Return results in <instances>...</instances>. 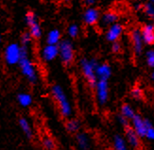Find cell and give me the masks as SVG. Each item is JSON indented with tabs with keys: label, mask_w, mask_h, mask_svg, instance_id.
<instances>
[{
	"label": "cell",
	"mask_w": 154,
	"mask_h": 150,
	"mask_svg": "<svg viewBox=\"0 0 154 150\" xmlns=\"http://www.w3.org/2000/svg\"><path fill=\"white\" fill-rule=\"evenodd\" d=\"M51 93L54 100L57 102L62 116L64 118L69 117L72 114V107L63 88L60 85H54L51 88Z\"/></svg>",
	"instance_id": "cell-1"
},
{
	"label": "cell",
	"mask_w": 154,
	"mask_h": 150,
	"mask_svg": "<svg viewBox=\"0 0 154 150\" xmlns=\"http://www.w3.org/2000/svg\"><path fill=\"white\" fill-rule=\"evenodd\" d=\"M97 61L94 59L88 60V59H82L80 60L79 65L82 69V75L88 84L92 87H95L97 78L96 75V68L97 66Z\"/></svg>",
	"instance_id": "cell-2"
},
{
	"label": "cell",
	"mask_w": 154,
	"mask_h": 150,
	"mask_svg": "<svg viewBox=\"0 0 154 150\" xmlns=\"http://www.w3.org/2000/svg\"><path fill=\"white\" fill-rule=\"evenodd\" d=\"M22 59V45L11 43L6 46L4 50V60L9 65L18 64Z\"/></svg>",
	"instance_id": "cell-3"
},
{
	"label": "cell",
	"mask_w": 154,
	"mask_h": 150,
	"mask_svg": "<svg viewBox=\"0 0 154 150\" xmlns=\"http://www.w3.org/2000/svg\"><path fill=\"white\" fill-rule=\"evenodd\" d=\"M59 57L61 58V60L65 64H71L75 59V50L74 45L69 40H63L59 44Z\"/></svg>",
	"instance_id": "cell-4"
},
{
	"label": "cell",
	"mask_w": 154,
	"mask_h": 150,
	"mask_svg": "<svg viewBox=\"0 0 154 150\" xmlns=\"http://www.w3.org/2000/svg\"><path fill=\"white\" fill-rule=\"evenodd\" d=\"M21 72L26 78L28 79L30 83H35L38 79V75L36 71V67L33 64V63L30 60V59L28 57H23L18 63Z\"/></svg>",
	"instance_id": "cell-5"
},
{
	"label": "cell",
	"mask_w": 154,
	"mask_h": 150,
	"mask_svg": "<svg viewBox=\"0 0 154 150\" xmlns=\"http://www.w3.org/2000/svg\"><path fill=\"white\" fill-rule=\"evenodd\" d=\"M97 101L100 105H105L109 99L108 80H97L95 85Z\"/></svg>",
	"instance_id": "cell-6"
},
{
	"label": "cell",
	"mask_w": 154,
	"mask_h": 150,
	"mask_svg": "<svg viewBox=\"0 0 154 150\" xmlns=\"http://www.w3.org/2000/svg\"><path fill=\"white\" fill-rule=\"evenodd\" d=\"M131 43L133 52H134L136 55H140L144 49V40L141 35V30L134 29L131 33Z\"/></svg>",
	"instance_id": "cell-7"
},
{
	"label": "cell",
	"mask_w": 154,
	"mask_h": 150,
	"mask_svg": "<svg viewBox=\"0 0 154 150\" xmlns=\"http://www.w3.org/2000/svg\"><path fill=\"white\" fill-rule=\"evenodd\" d=\"M131 127L134 130L140 138H145L146 130V119L136 114L131 120Z\"/></svg>",
	"instance_id": "cell-8"
},
{
	"label": "cell",
	"mask_w": 154,
	"mask_h": 150,
	"mask_svg": "<svg viewBox=\"0 0 154 150\" xmlns=\"http://www.w3.org/2000/svg\"><path fill=\"white\" fill-rule=\"evenodd\" d=\"M123 33V26L121 24L116 23L112 26H110L106 32V39L108 42L116 43L118 42L119 38L121 37Z\"/></svg>",
	"instance_id": "cell-9"
},
{
	"label": "cell",
	"mask_w": 154,
	"mask_h": 150,
	"mask_svg": "<svg viewBox=\"0 0 154 150\" xmlns=\"http://www.w3.org/2000/svg\"><path fill=\"white\" fill-rule=\"evenodd\" d=\"M42 59L45 61H52L59 56V46L46 44L41 51Z\"/></svg>",
	"instance_id": "cell-10"
},
{
	"label": "cell",
	"mask_w": 154,
	"mask_h": 150,
	"mask_svg": "<svg viewBox=\"0 0 154 150\" xmlns=\"http://www.w3.org/2000/svg\"><path fill=\"white\" fill-rule=\"evenodd\" d=\"M100 19V14L98 10L95 8H88L83 14V20L84 23L88 26H94L96 25Z\"/></svg>",
	"instance_id": "cell-11"
},
{
	"label": "cell",
	"mask_w": 154,
	"mask_h": 150,
	"mask_svg": "<svg viewBox=\"0 0 154 150\" xmlns=\"http://www.w3.org/2000/svg\"><path fill=\"white\" fill-rule=\"evenodd\" d=\"M97 80H108L112 76V68L108 63H98L96 68Z\"/></svg>",
	"instance_id": "cell-12"
},
{
	"label": "cell",
	"mask_w": 154,
	"mask_h": 150,
	"mask_svg": "<svg viewBox=\"0 0 154 150\" xmlns=\"http://www.w3.org/2000/svg\"><path fill=\"white\" fill-rule=\"evenodd\" d=\"M141 35L144 40L145 44L151 45L154 44V26L151 24H146L142 26Z\"/></svg>",
	"instance_id": "cell-13"
},
{
	"label": "cell",
	"mask_w": 154,
	"mask_h": 150,
	"mask_svg": "<svg viewBox=\"0 0 154 150\" xmlns=\"http://www.w3.org/2000/svg\"><path fill=\"white\" fill-rule=\"evenodd\" d=\"M125 136L129 145L135 149L140 147V137L131 127L125 128Z\"/></svg>",
	"instance_id": "cell-14"
},
{
	"label": "cell",
	"mask_w": 154,
	"mask_h": 150,
	"mask_svg": "<svg viewBox=\"0 0 154 150\" xmlns=\"http://www.w3.org/2000/svg\"><path fill=\"white\" fill-rule=\"evenodd\" d=\"M117 19H118L117 13L110 11L103 13V15L100 17V22H101V25L104 26H110L113 24H116Z\"/></svg>",
	"instance_id": "cell-15"
},
{
	"label": "cell",
	"mask_w": 154,
	"mask_h": 150,
	"mask_svg": "<svg viewBox=\"0 0 154 150\" xmlns=\"http://www.w3.org/2000/svg\"><path fill=\"white\" fill-rule=\"evenodd\" d=\"M77 149L78 150H89L90 149V140L85 133H78L76 137Z\"/></svg>",
	"instance_id": "cell-16"
},
{
	"label": "cell",
	"mask_w": 154,
	"mask_h": 150,
	"mask_svg": "<svg viewBox=\"0 0 154 150\" xmlns=\"http://www.w3.org/2000/svg\"><path fill=\"white\" fill-rule=\"evenodd\" d=\"M61 38H62L61 31L57 29H54L48 33V36H46V44H52V45H59V44L62 42Z\"/></svg>",
	"instance_id": "cell-17"
},
{
	"label": "cell",
	"mask_w": 154,
	"mask_h": 150,
	"mask_svg": "<svg viewBox=\"0 0 154 150\" xmlns=\"http://www.w3.org/2000/svg\"><path fill=\"white\" fill-rule=\"evenodd\" d=\"M113 150H129L128 142L122 137L121 135H116L112 141Z\"/></svg>",
	"instance_id": "cell-18"
},
{
	"label": "cell",
	"mask_w": 154,
	"mask_h": 150,
	"mask_svg": "<svg viewBox=\"0 0 154 150\" xmlns=\"http://www.w3.org/2000/svg\"><path fill=\"white\" fill-rule=\"evenodd\" d=\"M120 115L123 116L124 118L128 119L129 121H131L135 116L136 113H135L134 109H133L130 104H124V105H122L121 109H120Z\"/></svg>",
	"instance_id": "cell-19"
},
{
	"label": "cell",
	"mask_w": 154,
	"mask_h": 150,
	"mask_svg": "<svg viewBox=\"0 0 154 150\" xmlns=\"http://www.w3.org/2000/svg\"><path fill=\"white\" fill-rule=\"evenodd\" d=\"M19 126L20 127L22 128V131L25 133V135L28 138H31L32 137V129L31 127L29 125V121L26 120V118H20L19 119Z\"/></svg>",
	"instance_id": "cell-20"
},
{
	"label": "cell",
	"mask_w": 154,
	"mask_h": 150,
	"mask_svg": "<svg viewBox=\"0 0 154 150\" xmlns=\"http://www.w3.org/2000/svg\"><path fill=\"white\" fill-rule=\"evenodd\" d=\"M29 32L30 33V35L33 39L38 40L42 37V29H41V26H40L39 22L35 23V24H32L31 26H29Z\"/></svg>",
	"instance_id": "cell-21"
},
{
	"label": "cell",
	"mask_w": 154,
	"mask_h": 150,
	"mask_svg": "<svg viewBox=\"0 0 154 150\" xmlns=\"http://www.w3.org/2000/svg\"><path fill=\"white\" fill-rule=\"evenodd\" d=\"M18 102L23 107H29L32 103V97L29 93H20L18 94Z\"/></svg>",
	"instance_id": "cell-22"
},
{
	"label": "cell",
	"mask_w": 154,
	"mask_h": 150,
	"mask_svg": "<svg viewBox=\"0 0 154 150\" xmlns=\"http://www.w3.org/2000/svg\"><path fill=\"white\" fill-rule=\"evenodd\" d=\"M79 127H80L79 122L75 119H71L66 123V129L71 133H75V132L79 131Z\"/></svg>",
	"instance_id": "cell-23"
},
{
	"label": "cell",
	"mask_w": 154,
	"mask_h": 150,
	"mask_svg": "<svg viewBox=\"0 0 154 150\" xmlns=\"http://www.w3.org/2000/svg\"><path fill=\"white\" fill-rule=\"evenodd\" d=\"M145 138L149 141H154V126L148 119H146V130Z\"/></svg>",
	"instance_id": "cell-24"
},
{
	"label": "cell",
	"mask_w": 154,
	"mask_h": 150,
	"mask_svg": "<svg viewBox=\"0 0 154 150\" xmlns=\"http://www.w3.org/2000/svg\"><path fill=\"white\" fill-rule=\"evenodd\" d=\"M25 22L26 24V26H31L32 24H35L38 21V17L37 15L35 14L34 12H32V11H29V12H26V15H25Z\"/></svg>",
	"instance_id": "cell-25"
},
{
	"label": "cell",
	"mask_w": 154,
	"mask_h": 150,
	"mask_svg": "<svg viewBox=\"0 0 154 150\" xmlns=\"http://www.w3.org/2000/svg\"><path fill=\"white\" fill-rule=\"evenodd\" d=\"M32 37L30 35V33L29 31H26L24 32L22 35H21V45L22 46H26L28 47L30 44H31V41H32Z\"/></svg>",
	"instance_id": "cell-26"
},
{
	"label": "cell",
	"mask_w": 154,
	"mask_h": 150,
	"mask_svg": "<svg viewBox=\"0 0 154 150\" xmlns=\"http://www.w3.org/2000/svg\"><path fill=\"white\" fill-rule=\"evenodd\" d=\"M131 97L133 99H135V100H141L143 98V90L141 89V88H139V87H134V88H132L131 91Z\"/></svg>",
	"instance_id": "cell-27"
},
{
	"label": "cell",
	"mask_w": 154,
	"mask_h": 150,
	"mask_svg": "<svg viewBox=\"0 0 154 150\" xmlns=\"http://www.w3.org/2000/svg\"><path fill=\"white\" fill-rule=\"evenodd\" d=\"M67 32H68V35L71 37V38H76L79 33V26L76 25V24H72L68 26V29H67Z\"/></svg>",
	"instance_id": "cell-28"
},
{
	"label": "cell",
	"mask_w": 154,
	"mask_h": 150,
	"mask_svg": "<svg viewBox=\"0 0 154 150\" xmlns=\"http://www.w3.org/2000/svg\"><path fill=\"white\" fill-rule=\"evenodd\" d=\"M146 61L150 68H154V50H149L146 54Z\"/></svg>",
	"instance_id": "cell-29"
},
{
	"label": "cell",
	"mask_w": 154,
	"mask_h": 150,
	"mask_svg": "<svg viewBox=\"0 0 154 150\" xmlns=\"http://www.w3.org/2000/svg\"><path fill=\"white\" fill-rule=\"evenodd\" d=\"M43 145L45 149L48 150H53L55 148V142L50 137H45L43 140Z\"/></svg>",
	"instance_id": "cell-30"
},
{
	"label": "cell",
	"mask_w": 154,
	"mask_h": 150,
	"mask_svg": "<svg viewBox=\"0 0 154 150\" xmlns=\"http://www.w3.org/2000/svg\"><path fill=\"white\" fill-rule=\"evenodd\" d=\"M144 11L146 16L154 18V5L153 4H151V3L146 4L144 7Z\"/></svg>",
	"instance_id": "cell-31"
},
{
	"label": "cell",
	"mask_w": 154,
	"mask_h": 150,
	"mask_svg": "<svg viewBox=\"0 0 154 150\" xmlns=\"http://www.w3.org/2000/svg\"><path fill=\"white\" fill-rule=\"evenodd\" d=\"M112 51L113 53H119L120 51H121V44H119V42L112 43Z\"/></svg>",
	"instance_id": "cell-32"
},
{
	"label": "cell",
	"mask_w": 154,
	"mask_h": 150,
	"mask_svg": "<svg viewBox=\"0 0 154 150\" xmlns=\"http://www.w3.org/2000/svg\"><path fill=\"white\" fill-rule=\"evenodd\" d=\"M118 119H119V123H120V124H121L125 128H127V127H130V125H129V120H128V119L124 118L123 116H121V115H120Z\"/></svg>",
	"instance_id": "cell-33"
},
{
	"label": "cell",
	"mask_w": 154,
	"mask_h": 150,
	"mask_svg": "<svg viewBox=\"0 0 154 150\" xmlns=\"http://www.w3.org/2000/svg\"><path fill=\"white\" fill-rule=\"evenodd\" d=\"M83 1H84V4L86 6H93V5L96 4L97 0H83Z\"/></svg>",
	"instance_id": "cell-34"
},
{
	"label": "cell",
	"mask_w": 154,
	"mask_h": 150,
	"mask_svg": "<svg viewBox=\"0 0 154 150\" xmlns=\"http://www.w3.org/2000/svg\"><path fill=\"white\" fill-rule=\"evenodd\" d=\"M151 78H152V80L154 81V70H153V72H152V74H151Z\"/></svg>",
	"instance_id": "cell-35"
},
{
	"label": "cell",
	"mask_w": 154,
	"mask_h": 150,
	"mask_svg": "<svg viewBox=\"0 0 154 150\" xmlns=\"http://www.w3.org/2000/svg\"><path fill=\"white\" fill-rule=\"evenodd\" d=\"M64 1H65V2H70L71 0H64Z\"/></svg>",
	"instance_id": "cell-36"
},
{
	"label": "cell",
	"mask_w": 154,
	"mask_h": 150,
	"mask_svg": "<svg viewBox=\"0 0 154 150\" xmlns=\"http://www.w3.org/2000/svg\"><path fill=\"white\" fill-rule=\"evenodd\" d=\"M0 43H1V35H0Z\"/></svg>",
	"instance_id": "cell-37"
},
{
	"label": "cell",
	"mask_w": 154,
	"mask_h": 150,
	"mask_svg": "<svg viewBox=\"0 0 154 150\" xmlns=\"http://www.w3.org/2000/svg\"><path fill=\"white\" fill-rule=\"evenodd\" d=\"M151 2H153V3H154V0H151Z\"/></svg>",
	"instance_id": "cell-38"
},
{
	"label": "cell",
	"mask_w": 154,
	"mask_h": 150,
	"mask_svg": "<svg viewBox=\"0 0 154 150\" xmlns=\"http://www.w3.org/2000/svg\"><path fill=\"white\" fill-rule=\"evenodd\" d=\"M153 26H154V25H153Z\"/></svg>",
	"instance_id": "cell-39"
}]
</instances>
